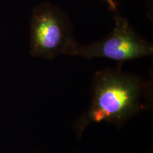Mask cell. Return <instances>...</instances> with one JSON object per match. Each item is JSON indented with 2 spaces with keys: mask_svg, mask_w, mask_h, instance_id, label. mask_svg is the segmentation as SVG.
Here are the masks:
<instances>
[{
  "mask_svg": "<svg viewBox=\"0 0 153 153\" xmlns=\"http://www.w3.org/2000/svg\"><path fill=\"white\" fill-rule=\"evenodd\" d=\"M116 68L99 70L93 76L91 101L74 126L78 137L92 123L108 122L118 128L152 106L150 80Z\"/></svg>",
  "mask_w": 153,
  "mask_h": 153,
  "instance_id": "1",
  "label": "cell"
},
{
  "mask_svg": "<svg viewBox=\"0 0 153 153\" xmlns=\"http://www.w3.org/2000/svg\"><path fill=\"white\" fill-rule=\"evenodd\" d=\"M77 43L71 19L65 11L49 1L33 9L30 21V54L52 60L68 55Z\"/></svg>",
  "mask_w": 153,
  "mask_h": 153,
  "instance_id": "2",
  "label": "cell"
},
{
  "mask_svg": "<svg viewBox=\"0 0 153 153\" xmlns=\"http://www.w3.org/2000/svg\"><path fill=\"white\" fill-rule=\"evenodd\" d=\"M114 20V28L106 37L87 45L76 43L68 55L88 60L109 59L120 64L152 55V44L140 35L127 19L116 14Z\"/></svg>",
  "mask_w": 153,
  "mask_h": 153,
  "instance_id": "3",
  "label": "cell"
},
{
  "mask_svg": "<svg viewBox=\"0 0 153 153\" xmlns=\"http://www.w3.org/2000/svg\"><path fill=\"white\" fill-rule=\"evenodd\" d=\"M107 3L108 7H109L110 10L112 11H116L118 9V4L116 3V1L115 0H104Z\"/></svg>",
  "mask_w": 153,
  "mask_h": 153,
  "instance_id": "4",
  "label": "cell"
}]
</instances>
